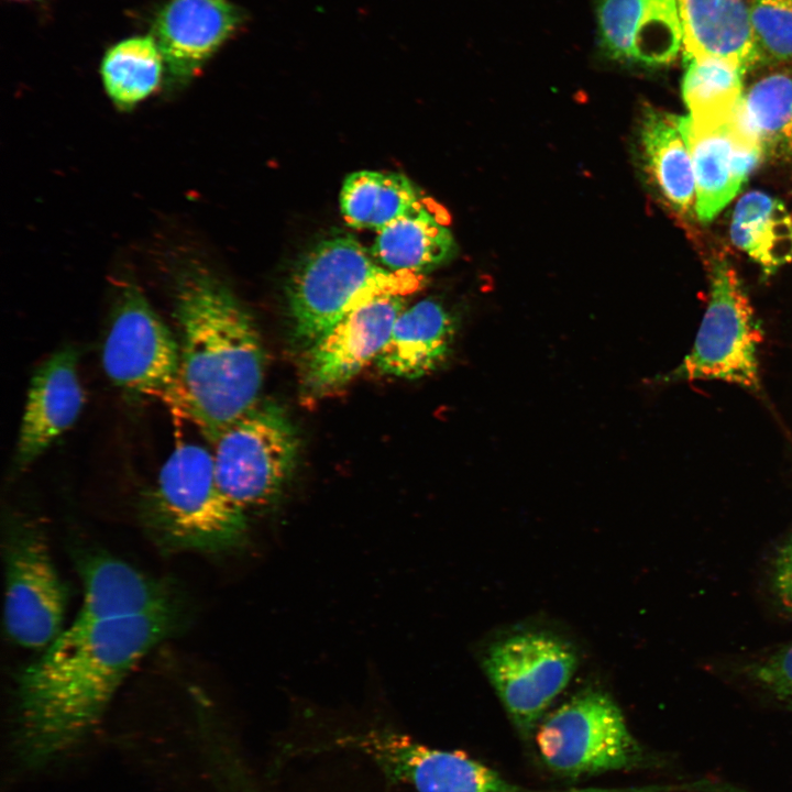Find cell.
<instances>
[{
    "label": "cell",
    "instance_id": "11",
    "mask_svg": "<svg viewBox=\"0 0 792 792\" xmlns=\"http://www.w3.org/2000/svg\"><path fill=\"white\" fill-rule=\"evenodd\" d=\"M346 741L417 792H538L509 782L464 752L429 748L397 734L370 733Z\"/></svg>",
    "mask_w": 792,
    "mask_h": 792
},
{
    "label": "cell",
    "instance_id": "5",
    "mask_svg": "<svg viewBox=\"0 0 792 792\" xmlns=\"http://www.w3.org/2000/svg\"><path fill=\"white\" fill-rule=\"evenodd\" d=\"M536 741L544 765L571 779L642 768L653 759L600 689H585L559 706L539 726Z\"/></svg>",
    "mask_w": 792,
    "mask_h": 792
},
{
    "label": "cell",
    "instance_id": "20",
    "mask_svg": "<svg viewBox=\"0 0 792 792\" xmlns=\"http://www.w3.org/2000/svg\"><path fill=\"white\" fill-rule=\"evenodd\" d=\"M684 58L714 57L746 75L759 67L748 0H679Z\"/></svg>",
    "mask_w": 792,
    "mask_h": 792
},
{
    "label": "cell",
    "instance_id": "3",
    "mask_svg": "<svg viewBox=\"0 0 792 792\" xmlns=\"http://www.w3.org/2000/svg\"><path fill=\"white\" fill-rule=\"evenodd\" d=\"M142 519L160 548L219 553L246 536L245 512L221 490L213 455L198 443L178 444L142 503Z\"/></svg>",
    "mask_w": 792,
    "mask_h": 792
},
{
    "label": "cell",
    "instance_id": "13",
    "mask_svg": "<svg viewBox=\"0 0 792 792\" xmlns=\"http://www.w3.org/2000/svg\"><path fill=\"white\" fill-rule=\"evenodd\" d=\"M85 403L78 351L59 348L34 371L19 429L14 466L24 469L41 457L77 420Z\"/></svg>",
    "mask_w": 792,
    "mask_h": 792
},
{
    "label": "cell",
    "instance_id": "24",
    "mask_svg": "<svg viewBox=\"0 0 792 792\" xmlns=\"http://www.w3.org/2000/svg\"><path fill=\"white\" fill-rule=\"evenodd\" d=\"M339 200L348 226L377 233L410 210L420 198L403 174L358 170L344 178Z\"/></svg>",
    "mask_w": 792,
    "mask_h": 792
},
{
    "label": "cell",
    "instance_id": "26",
    "mask_svg": "<svg viewBox=\"0 0 792 792\" xmlns=\"http://www.w3.org/2000/svg\"><path fill=\"white\" fill-rule=\"evenodd\" d=\"M682 96L689 118L698 124H719L737 112L744 96L745 73L714 57L684 58Z\"/></svg>",
    "mask_w": 792,
    "mask_h": 792
},
{
    "label": "cell",
    "instance_id": "22",
    "mask_svg": "<svg viewBox=\"0 0 792 792\" xmlns=\"http://www.w3.org/2000/svg\"><path fill=\"white\" fill-rule=\"evenodd\" d=\"M745 88L735 114L763 157H792V64L765 66Z\"/></svg>",
    "mask_w": 792,
    "mask_h": 792
},
{
    "label": "cell",
    "instance_id": "15",
    "mask_svg": "<svg viewBox=\"0 0 792 792\" xmlns=\"http://www.w3.org/2000/svg\"><path fill=\"white\" fill-rule=\"evenodd\" d=\"M683 128L693 163L696 217L708 222L734 199L763 154L735 116L713 125L683 117Z\"/></svg>",
    "mask_w": 792,
    "mask_h": 792
},
{
    "label": "cell",
    "instance_id": "29",
    "mask_svg": "<svg viewBox=\"0 0 792 792\" xmlns=\"http://www.w3.org/2000/svg\"><path fill=\"white\" fill-rule=\"evenodd\" d=\"M772 575L777 597L782 606L792 614V537L779 548Z\"/></svg>",
    "mask_w": 792,
    "mask_h": 792
},
{
    "label": "cell",
    "instance_id": "23",
    "mask_svg": "<svg viewBox=\"0 0 792 792\" xmlns=\"http://www.w3.org/2000/svg\"><path fill=\"white\" fill-rule=\"evenodd\" d=\"M729 235L733 244L766 275L792 263V215L778 198L751 190L734 207Z\"/></svg>",
    "mask_w": 792,
    "mask_h": 792
},
{
    "label": "cell",
    "instance_id": "19",
    "mask_svg": "<svg viewBox=\"0 0 792 792\" xmlns=\"http://www.w3.org/2000/svg\"><path fill=\"white\" fill-rule=\"evenodd\" d=\"M457 324L438 300L427 298L404 309L375 360L387 375L416 380L440 366L448 358Z\"/></svg>",
    "mask_w": 792,
    "mask_h": 792
},
{
    "label": "cell",
    "instance_id": "8",
    "mask_svg": "<svg viewBox=\"0 0 792 792\" xmlns=\"http://www.w3.org/2000/svg\"><path fill=\"white\" fill-rule=\"evenodd\" d=\"M298 437L273 404H256L213 443V463L222 492L244 512L271 504L296 464Z\"/></svg>",
    "mask_w": 792,
    "mask_h": 792
},
{
    "label": "cell",
    "instance_id": "18",
    "mask_svg": "<svg viewBox=\"0 0 792 792\" xmlns=\"http://www.w3.org/2000/svg\"><path fill=\"white\" fill-rule=\"evenodd\" d=\"M644 173L660 201L681 219L695 211V178L683 117L645 107L638 124Z\"/></svg>",
    "mask_w": 792,
    "mask_h": 792
},
{
    "label": "cell",
    "instance_id": "25",
    "mask_svg": "<svg viewBox=\"0 0 792 792\" xmlns=\"http://www.w3.org/2000/svg\"><path fill=\"white\" fill-rule=\"evenodd\" d=\"M164 68V58L154 37L136 36L107 51L100 74L114 106L129 110L157 89Z\"/></svg>",
    "mask_w": 792,
    "mask_h": 792
},
{
    "label": "cell",
    "instance_id": "27",
    "mask_svg": "<svg viewBox=\"0 0 792 792\" xmlns=\"http://www.w3.org/2000/svg\"><path fill=\"white\" fill-rule=\"evenodd\" d=\"M748 3L758 68L792 64V0H748Z\"/></svg>",
    "mask_w": 792,
    "mask_h": 792
},
{
    "label": "cell",
    "instance_id": "6",
    "mask_svg": "<svg viewBox=\"0 0 792 792\" xmlns=\"http://www.w3.org/2000/svg\"><path fill=\"white\" fill-rule=\"evenodd\" d=\"M761 331L735 267L714 257L708 300L694 344L662 380H717L749 391L760 389L758 349Z\"/></svg>",
    "mask_w": 792,
    "mask_h": 792
},
{
    "label": "cell",
    "instance_id": "9",
    "mask_svg": "<svg viewBox=\"0 0 792 792\" xmlns=\"http://www.w3.org/2000/svg\"><path fill=\"white\" fill-rule=\"evenodd\" d=\"M4 628L26 649H45L63 630L68 587L51 557L42 530L14 520L4 542Z\"/></svg>",
    "mask_w": 792,
    "mask_h": 792
},
{
    "label": "cell",
    "instance_id": "10",
    "mask_svg": "<svg viewBox=\"0 0 792 792\" xmlns=\"http://www.w3.org/2000/svg\"><path fill=\"white\" fill-rule=\"evenodd\" d=\"M578 654L562 638L524 631L493 644L483 669L512 722L531 732L553 700L566 688Z\"/></svg>",
    "mask_w": 792,
    "mask_h": 792
},
{
    "label": "cell",
    "instance_id": "30",
    "mask_svg": "<svg viewBox=\"0 0 792 792\" xmlns=\"http://www.w3.org/2000/svg\"><path fill=\"white\" fill-rule=\"evenodd\" d=\"M23 1H29V0H23Z\"/></svg>",
    "mask_w": 792,
    "mask_h": 792
},
{
    "label": "cell",
    "instance_id": "28",
    "mask_svg": "<svg viewBox=\"0 0 792 792\" xmlns=\"http://www.w3.org/2000/svg\"><path fill=\"white\" fill-rule=\"evenodd\" d=\"M747 671L758 685L792 704V642L750 664Z\"/></svg>",
    "mask_w": 792,
    "mask_h": 792
},
{
    "label": "cell",
    "instance_id": "7",
    "mask_svg": "<svg viewBox=\"0 0 792 792\" xmlns=\"http://www.w3.org/2000/svg\"><path fill=\"white\" fill-rule=\"evenodd\" d=\"M110 382L132 400L175 404L179 377L177 337L132 280L120 283L101 350Z\"/></svg>",
    "mask_w": 792,
    "mask_h": 792
},
{
    "label": "cell",
    "instance_id": "4",
    "mask_svg": "<svg viewBox=\"0 0 792 792\" xmlns=\"http://www.w3.org/2000/svg\"><path fill=\"white\" fill-rule=\"evenodd\" d=\"M422 274L392 272L349 233L318 241L294 266L286 287L294 337L306 348L351 310L381 294L407 296Z\"/></svg>",
    "mask_w": 792,
    "mask_h": 792
},
{
    "label": "cell",
    "instance_id": "2",
    "mask_svg": "<svg viewBox=\"0 0 792 792\" xmlns=\"http://www.w3.org/2000/svg\"><path fill=\"white\" fill-rule=\"evenodd\" d=\"M173 302L179 344L175 404L213 444L258 403L262 341L232 290L199 263L177 272Z\"/></svg>",
    "mask_w": 792,
    "mask_h": 792
},
{
    "label": "cell",
    "instance_id": "1",
    "mask_svg": "<svg viewBox=\"0 0 792 792\" xmlns=\"http://www.w3.org/2000/svg\"><path fill=\"white\" fill-rule=\"evenodd\" d=\"M182 607L135 617L74 620L21 671L15 748L28 768L54 761L85 739L132 668L178 628Z\"/></svg>",
    "mask_w": 792,
    "mask_h": 792
},
{
    "label": "cell",
    "instance_id": "14",
    "mask_svg": "<svg viewBox=\"0 0 792 792\" xmlns=\"http://www.w3.org/2000/svg\"><path fill=\"white\" fill-rule=\"evenodd\" d=\"M245 19L228 0H169L157 13L152 35L169 78L190 80Z\"/></svg>",
    "mask_w": 792,
    "mask_h": 792
},
{
    "label": "cell",
    "instance_id": "12",
    "mask_svg": "<svg viewBox=\"0 0 792 792\" xmlns=\"http://www.w3.org/2000/svg\"><path fill=\"white\" fill-rule=\"evenodd\" d=\"M404 297L381 294L367 299L310 344L305 360V380L310 389H336L375 361L405 309Z\"/></svg>",
    "mask_w": 792,
    "mask_h": 792
},
{
    "label": "cell",
    "instance_id": "16",
    "mask_svg": "<svg viewBox=\"0 0 792 792\" xmlns=\"http://www.w3.org/2000/svg\"><path fill=\"white\" fill-rule=\"evenodd\" d=\"M596 13L601 45L614 59L661 66L682 47L679 0H598Z\"/></svg>",
    "mask_w": 792,
    "mask_h": 792
},
{
    "label": "cell",
    "instance_id": "17",
    "mask_svg": "<svg viewBox=\"0 0 792 792\" xmlns=\"http://www.w3.org/2000/svg\"><path fill=\"white\" fill-rule=\"evenodd\" d=\"M84 596L76 620L135 617L180 607L175 590L106 552L76 554Z\"/></svg>",
    "mask_w": 792,
    "mask_h": 792
},
{
    "label": "cell",
    "instance_id": "21",
    "mask_svg": "<svg viewBox=\"0 0 792 792\" xmlns=\"http://www.w3.org/2000/svg\"><path fill=\"white\" fill-rule=\"evenodd\" d=\"M454 250V239L446 221L419 200L377 232L371 254L388 271L424 275L447 262Z\"/></svg>",
    "mask_w": 792,
    "mask_h": 792
}]
</instances>
